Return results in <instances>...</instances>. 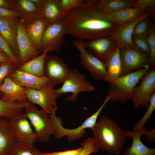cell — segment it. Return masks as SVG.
Listing matches in <instances>:
<instances>
[{
  "label": "cell",
  "instance_id": "obj_2",
  "mask_svg": "<svg viewBox=\"0 0 155 155\" xmlns=\"http://www.w3.org/2000/svg\"><path fill=\"white\" fill-rule=\"evenodd\" d=\"M91 130L93 143L97 149L112 155L120 154L126 136L125 131L115 122L103 115Z\"/></svg>",
  "mask_w": 155,
  "mask_h": 155
},
{
  "label": "cell",
  "instance_id": "obj_33",
  "mask_svg": "<svg viewBox=\"0 0 155 155\" xmlns=\"http://www.w3.org/2000/svg\"><path fill=\"white\" fill-rule=\"evenodd\" d=\"M150 17L144 18L137 24L133 30L132 37L141 36L148 38L152 23L150 20Z\"/></svg>",
  "mask_w": 155,
  "mask_h": 155
},
{
  "label": "cell",
  "instance_id": "obj_35",
  "mask_svg": "<svg viewBox=\"0 0 155 155\" xmlns=\"http://www.w3.org/2000/svg\"><path fill=\"white\" fill-rule=\"evenodd\" d=\"M0 49L9 57L12 63L17 68L20 66V62L13 53L9 44L0 33Z\"/></svg>",
  "mask_w": 155,
  "mask_h": 155
},
{
  "label": "cell",
  "instance_id": "obj_36",
  "mask_svg": "<svg viewBox=\"0 0 155 155\" xmlns=\"http://www.w3.org/2000/svg\"><path fill=\"white\" fill-rule=\"evenodd\" d=\"M82 150L78 155H90L96 153L99 150L94 146L92 137H88L81 144Z\"/></svg>",
  "mask_w": 155,
  "mask_h": 155
},
{
  "label": "cell",
  "instance_id": "obj_43",
  "mask_svg": "<svg viewBox=\"0 0 155 155\" xmlns=\"http://www.w3.org/2000/svg\"><path fill=\"white\" fill-rule=\"evenodd\" d=\"M144 135L148 141L152 142H155V129L150 131L148 130Z\"/></svg>",
  "mask_w": 155,
  "mask_h": 155
},
{
  "label": "cell",
  "instance_id": "obj_4",
  "mask_svg": "<svg viewBox=\"0 0 155 155\" xmlns=\"http://www.w3.org/2000/svg\"><path fill=\"white\" fill-rule=\"evenodd\" d=\"M110 100V98L107 96L105 100L98 109L92 115L87 118L80 126L77 128L69 129L63 126L61 119L57 116L56 112L58 109L57 105L55 106L49 114L55 131L54 135L57 139H61L66 136L69 142H72L81 138L86 133V129H92L97 122V119L102 110Z\"/></svg>",
  "mask_w": 155,
  "mask_h": 155
},
{
  "label": "cell",
  "instance_id": "obj_21",
  "mask_svg": "<svg viewBox=\"0 0 155 155\" xmlns=\"http://www.w3.org/2000/svg\"><path fill=\"white\" fill-rule=\"evenodd\" d=\"M148 130L144 127L138 132L125 131L126 137L132 138V142L131 146L127 147L122 155H155V149L146 146L141 139V136Z\"/></svg>",
  "mask_w": 155,
  "mask_h": 155
},
{
  "label": "cell",
  "instance_id": "obj_7",
  "mask_svg": "<svg viewBox=\"0 0 155 155\" xmlns=\"http://www.w3.org/2000/svg\"><path fill=\"white\" fill-rule=\"evenodd\" d=\"M67 34L61 20L49 24L44 31L39 52L41 54L45 51L48 52H59L64 44V35Z\"/></svg>",
  "mask_w": 155,
  "mask_h": 155
},
{
  "label": "cell",
  "instance_id": "obj_27",
  "mask_svg": "<svg viewBox=\"0 0 155 155\" xmlns=\"http://www.w3.org/2000/svg\"><path fill=\"white\" fill-rule=\"evenodd\" d=\"M47 52L21 64L17 69L21 71L39 77H44V65Z\"/></svg>",
  "mask_w": 155,
  "mask_h": 155
},
{
  "label": "cell",
  "instance_id": "obj_10",
  "mask_svg": "<svg viewBox=\"0 0 155 155\" xmlns=\"http://www.w3.org/2000/svg\"><path fill=\"white\" fill-rule=\"evenodd\" d=\"M84 40L78 39L72 42L80 53V64L95 80H104L106 73L104 63L88 52L83 46Z\"/></svg>",
  "mask_w": 155,
  "mask_h": 155
},
{
  "label": "cell",
  "instance_id": "obj_44",
  "mask_svg": "<svg viewBox=\"0 0 155 155\" xmlns=\"http://www.w3.org/2000/svg\"><path fill=\"white\" fill-rule=\"evenodd\" d=\"M0 62L12 63L9 57L5 53L1 51H0Z\"/></svg>",
  "mask_w": 155,
  "mask_h": 155
},
{
  "label": "cell",
  "instance_id": "obj_5",
  "mask_svg": "<svg viewBox=\"0 0 155 155\" xmlns=\"http://www.w3.org/2000/svg\"><path fill=\"white\" fill-rule=\"evenodd\" d=\"M71 70L70 75L63 82L61 87L55 89V92L59 96L62 94L71 93V95L67 97L65 100L74 102L77 101L80 93L94 92L95 88L88 80L85 75L80 73L76 67Z\"/></svg>",
  "mask_w": 155,
  "mask_h": 155
},
{
  "label": "cell",
  "instance_id": "obj_41",
  "mask_svg": "<svg viewBox=\"0 0 155 155\" xmlns=\"http://www.w3.org/2000/svg\"><path fill=\"white\" fill-rule=\"evenodd\" d=\"M18 14L14 11L0 7V18H10L15 17L18 18Z\"/></svg>",
  "mask_w": 155,
  "mask_h": 155
},
{
  "label": "cell",
  "instance_id": "obj_12",
  "mask_svg": "<svg viewBox=\"0 0 155 155\" xmlns=\"http://www.w3.org/2000/svg\"><path fill=\"white\" fill-rule=\"evenodd\" d=\"M152 16L150 12L146 11L136 19L129 22L118 26L110 36L120 49L129 47L140 52L132 41L134 28L141 20Z\"/></svg>",
  "mask_w": 155,
  "mask_h": 155
},
{
  "label": "cell",
  "instance_id": "obj_39",
  "mask_svg": "<svg viewBox=\"0 0 155 155\" xmlns=\"http://www.w3.org/2000/svg\"><path fill=\"white\" fill-rule=\"evenodd\" d=\"M155 0H134L133 7L151 10V14H154L155 11Z\"/></svg>",
  "mask_w": 155,
  "mask_h": 155
},
{
  "label": "cell",
  "instance_id": "obj_32",
  "mask_svg": "<svg viewBox=\"0 0 155 155\" xmlns=\"http://www.w3.org/2000/svg\"><path fill=\"white\" fill-rule=\"evenodd\" d=\"M155 108V93L153 94L150 98L147 111L141 119L134 125L133 131H140L145 127V124L151 117Z\"/></svg>",
  "mask_w": 155,
  "mask_h": 155
},
{
  "label": "cell",
  "instance_id": "obj_26",
  "mask_svg": "<svg viewBox=\"0 0 155 155\" xmlns=\"http://www.w3.org/2000/svg\"><path fill=\"white\" fill-rule=\"evenodd\" d=\"M63 14L59 0H46L38 18L49 24L60 20Z\"/></svg>",
  "mask_w": 155,
  "mask_h": 155
},
{
  "label": "cell",
  "instance_id": "obj_18",
  "mask_svg": "<svg viewBox=\"0 0 155 155\" xmlns=\"http://www.w3.org/2000/svg\"><path fill=\"white\" fill-rule=\"evenodd\" d=\"M27 89L16 84L8 76L0 86V92L3 94L0 98L10 103L26 101Z\"/></svg>",
  "mask_w": 155,
  "mask_h": 155
},
{
  "label": "cell",
  "instance_id": "obj_47",
  "mask_svg": "<svg viewBox=\"0 0 155 155\" xmlns=\"http://www.w3.org/2000/svg\"><path fill=\"white\" fill-rule=\"evenodd\" d=\"M0 51L1 52H3L0 49Z\"/></svg>",
  "mask_w": 155,
  "mask_h": 155
},
{
  "label": "cell",
  "instance_id": "obj_20",
  "mask_svg": "<svg viewBox=\"0 0 155 155\" xmlns=\"http://www.w3.org/2000/svg\"><path fill=\"white\" fill-rule=\"evenodd\" d=\"M18 18H0V33L7 41L13 53L19 61L20 54L17 39Z\"/></svg>",
  "mask_w": 155,
  "mask_h": 155
},
{
  "label": "cell",
  "instance_id": "obj_25",
  "mask_svg": "<svg viewBox=\"0 0 155 155\" xmlns=\"http://www.w3.org/2000/svg\"><path fill=\"white\" fill-rule=\"evenodd\" d=\"M48 24L44 20L38 18L25 26L26 31L28 37L33 45L39 51L44 31Z\"/></svg>",
  "mask_w": 155,
  "mask_h": 155
},
{
  "label": "cell",
  "instance_id": "obj_16",
  "mask_svg": "<svg viewBox=\"0 0 155 155\" xmlns=\"http://www.w3.org/2000/svg\"><path fill=\"white\" fill-rule=\"evenodd\" d=\"M17 42L19 50L20 64L28 61L41 54L33 45L26 33L25 26L18 18Z\"/></svg>",
  "mask_w": 155,
  "mask_h": 155
},
{
  "label": "cell",
  "instance_id": "obj_6",
  "mask_svg": "<svg viewBox=\"0 0 155 155\" xmlns=\"http://www.w3.org/2000/svg\"><path fill=\"white\" fill-rule=\"evenodd\" d=\"M26 115L33 126L38 141L48 142L55 131L50 115L45 111L39 110L31 103L25 108Z\"/></svg>",
  "mask_w": 155,
  "mask_h": 155
},
{
  "label": "cell",
  "instance_id": "obj_34",
  "mask_svg": "<svg viewBox=\"0 0 155 155\" xmlns=\"http://www.w3.org/2000/svg\"><path fill=\"white\" fill-rule=\"evenodd\" d=\"M148 44L150 52L149 57L150 66L152 67H155V26L151 23L149 35L147 38Z\"/></svg>",
  "mask_w": 155,
  "mask_h": 155
},
{
  "label": "cell",
  "instance_id": "obj_28",
  "mask_svg": "<svg viewBox=\"0 0 155 155\" xmlns=\"http://www.w3.org/2000/svg\"><path fill=\"white\" fill-rule=\"evenodd\" d=\"M3 94L0 92V117L10 119L22 113L30 103L28 100L24 102L8 103L2 100L0 97Z\"/></svg>",
  "mask_w": 155,
  "mask_h": 155
},
{
  "label": "cell",
  "instance_id": "obj_15",
  "mask_svg": "<svg viewBox=\"0 0 155 155\" xmlns=\"http://www.w3.org/2000/svg\"><path fill=\"white\" fill-rule=\"evenodd\" d=\"M83 46L88 52L104 63L117 47L110 36L84 42Z\"/></svg>",
  "mask_w": 155,
  "mask_h": 155
},
{
  "label": "cell",
  "instance_id": "obj_19",
  "mask_svg": "<svg viewBox=\"0 0 155 155\" xmlns=\"http://www.w3.org/2000/svg\"><path fill=\"white\" fill-rule=\"evenodd\" d=\"M14 83L28 89L40 90L49 84L44 76L39 77L22 72L16 69L9 75Z\"/></svg>",
  "mask_w": 155,
  "mask_h": 155
},
{
  "label": "cell",
  "instance_id": "obj_9",
  "mask_svg": "<svg viewBox=\"0 0 155 155\" xmlns=\"http://www.w3.org/2000/svg\"><path fill=\"white\" fill-rule=\"evenodd\" d=\"M155 67H151L142 78L140 84L134 88L132 100L134 109L148 108L150 98L155 93Z\"/></svg>",
  "mask_w": 155,
  "mask_h": 155
},
{
  "label": "cell",
  "instance_id": "obj_14",
  "mask_svg": "<svg viewBox=\"0 0 155 155\" xmlns=\"http://www.w3.org/2000/svg\"><path fill=\"white\" fill-rule=\"evenodd\" d=\"M9 120L17 142L33 145L38 141L36 133L25 113Z\"/></svg>",
  "mask_w": 155,
  "mask_h": 155
},
{
  "label": "cell",
  "instance_id": "obj_1",
  "mask_svg": "<svg viewBox=\"0 0 155 155\" xmlns=\"http://www.w3.org/2000/svg\"><path fill=\"white\" fill-rule=\"evenodd\" d=\"M61 20L67 34L89 40L110 36L118 27L107 13L94 6L71 10L64 13Z\"/></svg>",
  "mask_w": 155,
  "mask_h": 155
},
{
  "label": "cell",
  "instance_id": "obj_11",
  "mask_svg": "<svg viewBox=\"0 0 155 155\" xmlns=\"http://www.w3.org/2000/svg\"><path fill=\"white\" fill-rule=\"evenodd\" d=\"M120 49L121 76L141 69L151 67L149 55L130 48Z\"/></svg>",
  "mask_w": 155,
  "mask_h": 155
},
{
  "label": "cell",
  "instance_id": "obj_42",
  "mask_svg": "<svg viewBox=\"0 0 155 155\" xmlns=\"http://www.w3.org/2000/svg\"><path fill=\"white\" fill-rule=\"evenodd\" d=\"M0 7L13 11L11 0H0Z\"/></svg>",
  "mask_w": 155,
  "mask_h": 155
},
{
  "label": "cell",
  "instance_id": "obj_38",
  "mask_svg": "<svg viewBox=\"0 0 155 155\" xmlns=\"http://www.w3.org/2000/svg\"><path fill=\"white\" fill-rule=\"evenodd\" d=\"M17 68L12 63L3 62L0 65V86L5 78Z\"/></svg>",
  "mask_w": 155,
  "mask_h": 155
},
{
  "label": "cell",
  "instance_id": "obj_29",
  "mask_svg": "<svg viewBox=\"0 0 155 155\" xmlns=\"http://www.w3.org/2000/svg\"><path fill=\"white\" fill-rule=\"evenodd\" d=\"M134 0H97L95 7L107 13L132 7Z\"/></svg>",
  "mask_w": 155,
  "mask_h": 155
},
{
  "label": "cell",
  "instance_id": "obj_13",
  "mask_svg": "<svg viewBox=\"0 0 155 155\" xmlns=\"http://www.w3.org/2000/svg\"><path fill=\"white\" fill-rule=\"evenodd\" d=\"M27 100L33 104H37L49 114L57 105L56 100L60 96L55 92V88L49 84L40 90L27 88Z\"/></svg>",
  "mask_w": 155,
  "mask_h": 155
},
{
  "label": "cell",
  "instance_id": "obj_22",
  "mask_svg": "<svg viewBox=\"0 0 155 155\" xmlns=\"http://www.w3.org/2000/svg\"><path fill=\"white\" fill-rule=\"evenodd\" d=\"M17 142L9 119L0 117V155H9Z\"/></svg>",
  "mask_w": 155,
  "mask_h": 155
},
{
  "label": "cell",
  "instance_id": "obj_40",
  "mask_svg": "<svg viewBox=\"0 0 155 155\" xmlns=\"http://www.w3.org/2000/svg\"><path fill=\"white\" fill-rule=\"evenodd\" d=\"M82 148L73 150L61 152H54L49 153H43V155H78L81 152Z\"/></svg>",
  "mask_w": 155,
  "mask_h": 155
},
{
  "label": "cell",
  "instance_id": "obj_17",
  "mask_svg": "<svg viewBox=\"0 0 155 155\" xmlns=\"http://www.w3.org/2000/svg\"><path fill=\"white\" fill-rule=\"evenodd\" d=\"M13 10L26 26L38 18L42 6L36 5L30 0H11Z\"/></svg>",
  "mask_w": 155,
  "mask_h": 155
},
{
  "label": "cell",
  "instance_id": "obj_23",
  "mask_svg": "<svg viewBox=\"0 0 155 155\" xmlns=\"http://www.w3.org/2000/svg\"><path fill=\"white\" fill-rule=\"evenodd\" d=\"M120 49L117 46L111 53L105 62L106 73L104 80L109 82L122 75V67L121 59Z\"/></svg>",
  "mask_w": 155,
  "mask_h": 155
},
{
  "label": "cell",
  "instance_id": "obj_45",
  "mask_svg": "<svg viewBox=\"0 0 155 155\" xmlns=\"http://www.w3.org/2000/svg\"><path fill=\"white\" fill-rule=\"evenodd\" d=\"M35 4L42 6L45 3L46 0H30Z\"/></svg>",
  "mask_w": 155,
  "mask_h": 155
},
{
  "label": "cell",
  "instance_id": "obj_3",
  "mask_svg": "<svg viewBox=\"0 0 155 155\" xmlns=\"http://www.w3.org/2000/svg\"><path fill=\"white\" fill-rule=\"evenodd\" d=\"M152 67L145 68L122 75L109 82L107 95L112 102L125 104L132 100L134 88Z\"/></svg>",
  "mask_w": 155,
  "mask_h": 155
},
{
  "label": "cell",
  "instance_id": "obj_37",
  "mask_svg": "<svg viewBox=\"0 0 155 155\" xmlns=\"http://www.w3.org/2000/svg\"><path fill=\"white\" fill-rule=\"evenodd\" d=\"M134 44L139 49L140 52L149 55L150 50L148 44L147 38L139 36L133 37Z\"/></svg>",
  "mask_w": 155,
  "mask_h": 155
},
{
  "label": "cell",
  "instance_id": "obj_30",
  "mask_svg": "<svg viewBox=\"0 0 155 155\" xmlns=\"http://www.w3.org/2000/svg\"><path fill=\"white\" fill-rule=\"evenodd\" d=\"M97 0H59L63 13L79 7L94 6Z\"/></svg>",
  "mask_w": 155,
  "mask_h": 155
},
{
  "label": "cell",
  "instance_id": "obj_24",
  "mask_svg": "<svg viewBox=\"0 0 155 155\" xmlns=\"http://www.w3.org/2000/svg\"><path fill=\"white\" fill-rule=\"evenodd\" d=\"M147 10L132 7L107 14L110 19L118 26L126 22L136 19L147 11Z\"/></svg>",
  "mask_w": 155,
  "mask_h": 155
},
{
  "label": "cell",
  "instance_id": "obj_31",
  "mask_svg": "<svg viewBox=\"0 0 155 155\" xmlns=\"http://www.w3.org/2000/svg\"><path fill=\"white\" fill-rule=\"evenodd\" d=\"M43 153L33 145L17 142L9 155H43Z\"/></svg>",
  "mask_w": 155,
  "mask_h": 155
},
{
  "label": "cell",
  "instance_id": "obj_8",
  "mask_svg": "<svg viewBox=\"0 0 155 155\" xmlns=\"http://www.w3.org/2000/svg\"><path fill=\"white\" fill-rule=\"evenodd\" d=\"M44 76L49 84L55 88L70 75L71 70L64 61L58 56L47 55L44 65Z\"/></svg>",
  "mask_w": 155,
  "mask_h": 155
},
{
  "label": "cell",
  "instance_id": "obj_46",
  "mask_svg": "<svg viewBox=\"0 0 155 155\" xmlns=\"http://www.w3.org/2000/svg\"><path fill=\"white\" fill-rule=\"evenodd\" d=\"M3 63V62H0V65Z\"/></svg>",
  "mask_w": 155,
  "mask_h": 155
}]
</instances>
